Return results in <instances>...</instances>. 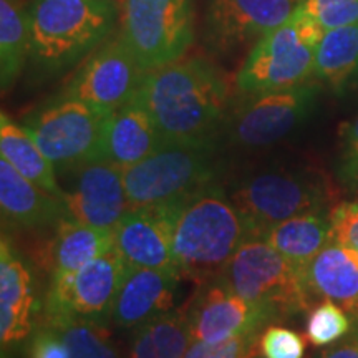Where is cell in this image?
<instances>
[{"label": "cell", "mask_w": 358, "mask_h": 358, "mask_svg": "<svg viewBox=\"0 0 358 358\" xmlns=\"http://www.w3.org/2000/svg\"><path fill=\"white\" fill-rule=\"evenodd\" d=\"M176 206L131 208L124 214L113 234L115 249L129 267L159 268L178 274L173 252Z\"/></svg>", "instance_id": "16"}, {"label": "cell", "mask_w": 358, "mask_h": 358, "mask_svg": "<svg viewBox=\"0 0 358 358\" xmlns=\"http://www.w3.org/2000/svg\"><path fill=\"white\" fill-rule=\"evenodd\" d=\"M301 8L325 32L358 25V0H302Z\"/></svg>", "instance_id": "30"}, {"label": "cell", "mask_w": 358, "mask_h": 358, "mask_svg": "<svg viewBox=\"0 0 358 358\" xmlns=\"http://www.w3.org/2000/svg\"><path fill=\"white\" fill-rule=\"evenodd\" d=\"M37 294L30 264L13 248L10 237L2 234L0 243V347L2 358L13 352L34 334Z\"/></svg>", "instance_id": "15"}, {"label": "cell", "mask_w": 358, "mask_h": 358, "mask_svg": "<svg viewBox=\"0 0 358 358\" xmlns=\"http://www.w3.org/2000/svg\"><path fill=\"white\" fill-rule=\"evenodd\" d=\"M214 145H164L140 163L123 169L131 208L171 206L216 182Z\"/></svg>", "instance_id": "6"}, {"label": "cell", "mask_w": 358, "mask_h": 358, "mask_svg": "<svg viewBox=\"0 0 358 358\" xmlns=\"http://www.w3.org/2000/svg\"><path fill=\"white\" fill-rule=\"evenodd\" d=\"M350 327L345 310L329 299H324V302L308 313L307 338L315 347H329L347 337Z\"/></svg>", "instance_id": "29"}, {"label": "cell", "mask_w": 358, "mask_h": 358, "mask_svg": "<svg viewBox=\"0 0 358 358\" xmlns=\"http://www.w3.org/2000/svg\"><path fill=\"white\" fill-rule=\"evenodd\" d=\"M358 75V25L327 30L315 53L313 77L340 92Z\"/></svg>", "instance_id": "26"}, {"label": "cell", "mask_w": 358, "mask_h": 358, "mask_svg": "<svg viewBox=\"0 0 358 358\" xmlns=\"http://www.w3.org/2000/svg\"><path fill=\"white\" fill-rule=\"evenodd\" d=\"M127 271L128 264L113 245L80 271L52 275L45 320L87 319L106 324Z\"/></svg>", "instance_id": "10"}, {"label": "cell", "mask_w": 358, "mask_h": 358, "mask_svg": "<svg viewBox=\"0 0 358 358\" xmlns=\"http://www.w3.org/2000/svg\"><path fill=\"white\" fill-rule=\"evenodd\" d=\"M29 55V13L13 0H0V80L3 92L19 78Z\"/></svg>", "instance_id": "27"}, {"label": "cell", "mask_w": 358, "mask_h": 358, "mask_svg": "<svg viewBox=\"0 0 358 358\" xmlns=\"http://www.w3.org/2000/svg\"><path fill=\"white\" fill-rule=\"evenodd\" d=\"M0 209L8 226L37 229L66 216L64 201L27 179L0 156Z\"/></svg>", "instance_id": "20"}, {"label": "cell", "mask_w": 358, "mask_h": 358, "mask_svg": "<svg viewBox=\"0 0 358 358\" xmlns=\"http://www.w3.org/2000/svg\"><path fill=\"white\" fill-rule=\"evenodd\" d=\"M191 345L186 310H173L134 329L128 358H185Z\"/></svg>", "instance_id": "25"}, {"label": "cell", "mask_w": 358, "mask_h": 358, "mask_svg": "<svg viewBox=\"0 0 358 358\" xmlns=\"http://www.w3.org/2000/svg\"><path fill=\"white\" fill-rule=\"evenodd\" d=\"M29 358H70L64 338L53 329L52 325L45 324L35 330L29 340L27 347Z\"/></svg>", "instance_id": "34"}, {"label": "cell", "mask_w": 358, "mask_h": 358, "mask_svg": "<svg viewBox=\"0 0 358 358\" xmlns=\"http://www.w3.org/2000/svg\"><path fill=\"white\" fill-rule=\"evenodd\" d=\"M313 358H358V329L355 334L338 340V343L319 352Z\"/></svg>", "instance_id": "36"}, {"label": "cell", "mask_w": 358, "mask_h": 358, "mask_svg": "<svg viewBox=\"0 0 358 358\" xmlns=\"http://www.w3.org/2000/svg\"><path fill=\"white\" fill-rule=\"evenodd\" d=\"M261 353L264 358H303L306 340L287 327L271 325L261 334Z\"/></svg>", "instance_id": "32"}, {"label": "cell", "mask_w": 358, "mask_h": 358, "mask_svg": "<svg viewBox=\"0 0 358 358\" xmlns=\"http://www.w3.org/2000/svg\"><path fill=\"white\" fill-rule=\"evenodd\" d=\"M249 237L231 196L216 182L176 206L173 252L178 274L196 284L216 280Z\"/></svg>", "instance_id": "2"}, {"label": "cell", "mask_w": 358, "mask_h": 358, "mask_svg": "<svg viewBox=\"0 0 358 358\" xmlns=\"http://www.w3.org/2000/svg\"><path fill=\"white\" fill-rule=\"evenodd\" d=\"M217 279L232 292L261 307L272 320L287 319L310 307L312 295L302 268L262 237L249 236Z\"/></svg>", "instance_id": "4"}, {"label": "cell", "mask_w": 358, "mask_h": 358, "mask_svg": "<svg viewBox=\"0 0 358 358\" xmlns=\"http://www.w3.org/2000/svg\"><path fill=\"white\" fill-rule=\"evenodd\" d=\"M181 280L176 272L128 266L108 322L118 329H136L176 310L174 303Z\"/></svg>", "instance_id": "18"}, {"label": "cell", "mask_w": 358, "mask_h": 358, "mask_svg": "<svg viewBox=\"0 0 358 358\" xmlns=\"http://www.w3.org/2000/svg\"><path fill=\"white\" fill-rule=\"evenodd\" d=\"M0 156L27 179L64 201V187L58 185L55 166L24 127L13 123L6 113L0 116Z\"/></svg>", "instance_id": "24"}, {"label": "cell", "mask_w": 358, "mask_h": 358, "mask_svg": "<svg viewBox=\"0 0 358 358\" xmlns=\"http://www.w3.org/2000/svg\"><path fill=\"white\" fill-rule=\"evenodd\" d=\"M261 355V334H250L216 343L191 342L185 358H259Z\"/></svg>", "instance_id": "31"}, {"label": "cell", "mask_w": 358, "mask_h": 358, "mask_svg": "<svg viewBox=\"0 0 358 358\" xmlns=\"http://www.w3.org/2000/svg\"><path fill=\"white\" fill-rule=\"evenodd\" d=\"M231 199L249 227V236H261L268 227L299 214L319 211L325 191L303 173L271 169L241 179Z\"/></svg>", "instance_id": "9"}, {"label": "cell", "mask_w": 358, "mask_h": 358, "mask_svg": "<svg viewBox=\"0 0 358 358\" xmlns=\"http://www.w3.org/2000/svg\"><path fill=\"white\" fill-rule=\"evenodd\" d=\"M70 171L73 182L64 194L66 216L75 221L113 231L131 209L123 168L105 159L88 161Z\"/></svg>", "instance_id": "14"}, {"label": "cell", "mask_w": 358, "mask_h": 358, "mask_svg": "<svg viewBox=\"0 0 358 358\" xmlns=\"http://www.w3.org/2000/svg\"><path fill=\"white\" fill-rule=\"evenodd\" d=\"M106 116L87 103L62 96L25 118L24 128L53 166L73 169L100 159Z\"/></svg>", "instance_id": "8"}, {"label": "cell", "mask_w": 358, "mask_h": 358, "mask_svg": "<svg viewBox=\"0 0 358 358\" xmlns=\"http://www.w3.org/2000/svg\"><path fill=\"white\" fill-rule=\"evenodd\" d=\"M325 30L299 7L292 19L256 42L237 71L244 95L292 88L313 75L315 53Z\"/></svg>", "instance_id": "5"}, {"label": "cell", "mask_w": 358, "mask_h": 358, "mask_svg": "<svg viewBox=\"0 0 358 358\" xmlns=\"http://www.w3.org/2000/svg\"><path fill=\"white\" fill-rule=\"evenodd\" d=\"M113 245L115 234L111 229H100L64 216L55 224L52 239V275L80 271L113 249Z\"/></svg>", "instance_id": "22"}, {"label": "cell", "mask_w": 358, "mask_h": 358, "mask_svg": "<svg viewBox=\"0 0 358 358\" xmlns=\"http://www.w3.org/2000/svg\"><path fill=\"white\" fill-rule=\"evenodd\" d=\"M332 241L358 252V201L342 203L330 211Z\"/></svg>", "instance_id": "33"}, {"label": "cell", "mask_w": 358, "mask_h": 358, "mask_svg": "<svg viewBox=\"0 0 358 358\" xmlns=\"http://www.w3.org/2000/svg\"><path fill=\"white\" fill-rule=\"evenodd\" d=\"M257 237H262L294 266L303 268L332 241V226L330 217L319 209L275 224Z\"/></svg>", "instance_id": "23"}, {"label": "cell", "mask_w": 358, "mask_h": 358, "mask_svg": "<svg viewBox=\"0 0 358 358\" xmlns=\"http://www.w3.org/2000/svg\"><path fill=\"white\" fill-rule=\"evenodd\" d=\"M302 272L310 295L329 299L358 317V252L355 249L330 241Z\"/></svg>", "instance_id": "21"}, {"label": "cell", "mask_w": 358, "mask_h": 358, "mask_svg": "<svg viewBox=\"0 0 358 358\" xmlns=\"http://www.w3.org/2000/svg\"><path fill=\"white\" fill-rule=\"evenodd\" d=\"M340 178L348 186L358 185V115L343 134L340 156Z\"/></svg>", "instance_id": "35"}, {"label": "cell", "mask_w": 358, "mask_h": 358, "mask_svg": "<svg viewBox=\"0 0 358 358\" xmlns=\"http://www.w3.org/2000/svg\"><path fill=\"white\" fill-rule=\"evenodd\" d=\"M155 120L140 101L129 100L127 105L106 116L103 129L100 159L129 168L140 163L161 146H164Z\"/></svg>", "instance_id": "19"}, {"label": "cell", "mask_w": 358, "mask_h": 358, "mask_svg": "<svg viewBox=\"0 0 358 358\" xmlns=\"http://www.w3.org/2000/svg\"><path fill=\"white\" fill-rule=\"evenodd\" d=\"M249 96L250 101L231 122L229 136L244 150H262L275 145L307 118L315 103L317 87L302 83Z\"/></svg>", "instance_id": "11"}, {"label": "cell", "mask_w": 358, "mask_h": 358, "mask_svg": "<svg viewBox=\"0 0 358 358\" xmlns=\"http://www.w3.org/2000/svg\"><path fill=\"white\" fill-rule=\"evenodd\" d=\"M122 40L145 71L174 64L194 40V0H124Z\"/></svg>", "instance_id": "7"}, {"label": "cell", "mask_w": 358, "mask_h": 358, "mask_svg": "<svg viewBox=\"0 0 358 358\" xmlns=\"http://www.w3.org/2000/svg\"><path fill=\"white\" fill-rule=\"evenodd\" d=\"M64 338L70 358H120L105 322L87 319L45 320Z\"/></svg>", "instance_id": "28"}, {"label": "cell", "mask_w": 358, "mask_h": 358, "mask_svg": "<svg viewBox=\"0 0 358 358\" xmlns=\"http://www.w3.org/2000/svg\"><path fill=\"white\" fill-rule=\"evenodd\" d=\"M133 98L166 145H208L226 116L229 87L211 62L189 58L146 71Z\"/></svg>", "instance_id": "1"}, {"label": "cell", "mask_w": 358, "mask_h": 358, "mask_svg": "<svg viewBox=\"0 0 358 358\" xmlns=\"http://www.w3.org/2000/svg\"><path fill=\"white\" fill-rule=\"evenodd\" d=\"M145 73L120 37L103 45L85 62L62 96L75 98L110 115L133 100Z\"/></svg>", "instance_id": "12"}, {"label": "cell", "mask_w": 358, "mask_h": 358, "mask_svg": "<svg viewBox=\"0 0 358 358\" xmlns=\"http://www.w3.org/2000/svg\"><path fill=\"white\" fill-rule=\"evenodd\" d=\"M110 0H35L29 12L30 57L47 71L64 70L110 32Z\"/></svg>", "instance_id": "3"}, {"label": "cell", "mask_w": 358, "mask_h": 358, "mask_svg": "<svg viewBox=\"0 0 358 358\" xmlns=\"http://www.w3.org/2000/svg\"><path fill=\"white\" fill-rule=\"evenodd\" d=\"M186 315L191 342L206 343L261 334L264 325L274 322L261 307L232 292L219 279L199 285Z\"/></svg>", "instance_id": "13"}, {"label": "cell", "mask_w": 358, "mask_h": 358, "mask_svg": "<svg viewBox=\"0 0 358 358\" xmlns=\"http://www.w3.org/2000/svg\"><path fill=\"white\" fill-rule=\"evenodd\" d=\"M302 0H211L208 29L217 47L261 40L292 19Z\"/></svg>", "instance_id": "17"}]
</instances>
